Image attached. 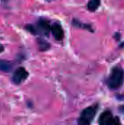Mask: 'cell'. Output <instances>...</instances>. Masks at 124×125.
<instances>
[{
	"label": "cell",
	"instance_id": "obj_2",
	"mask_svg": "<svg viewBox=\"0 0 124 125\" xmlns=\"http://www.w3.org/2000/svg\"><path fill=\"white\" fill-rule=\"evenodd\" d=\"M98 110V105H92L84 109L77 121L78 125H91Z\"/></svg>",
	"mask_w": 124,
	"mask_h": 125
},
{
	"label": "cell",
	"instance_id": "obj_5",
	"mask_svg": "<svg viewBox=\"0 0 124 125\" xmlns=\"http://www.w3.org/2000/svg\"><path fill=\"white\" fill-rule=\"evenodd\" d=\"M115 118L113 116V114L110 111H104L99 116V125H113Z\"/></svg>",
	"mask_w": 124,
	"mask_h": 125
},
{
	"label": "cell",
	"instance_id": "obj_7",
	"mask_svg": "<svg viewBox=\"0 0 124 125\" xmlns=\"http://www.w3.org/2000/svg\"><path fill=\"white\" fill-rule=\"evenodd\" d=\"M12 62L5 59H0V72L10 73L12 70Z\"/></svg>",
	"mask_w": 124,
	"mask_h": 125
},
{
	"label": "cell",
	"instance_id": "obj_10",
	"mask_svg": "<svg viewBox=\"0 0 124 125\" xmlns=\"http://www.w3.org/2000/svg\"><path fill=\"white\" fill-rule=\"evenodd\" d=\"M113 125H121V122H120L119 118L115 117V120H114V122H113Z\"/></svg>",
	"mask_w": 124,
	"mask_h": 125
},
{
	"label": "cell",
	"instance_id": "obj_9",
	"mask_svg": "<svg viewBox=\"0 0 124 125\" xmlns=\"http://www.w3.org/2000/svg\"><path fill=\"white\" fill-rule=\"evenodd\" d=\"M37 42H38L39 48L40 51H47L48 49L50 48V44L43 39H38Z\"/></svg>",
	"mask_w": 124,
	"mask_h": 125
},
{
	"label": "cell",
	"instance_id": "obj_8",
	"mask_svg": "<svg viewBox=\"0 0 124 125\" xmlns=\"http://www.w3.org/2000/svg\"><path fill=\"white\" fill-rule=\"evenodd\" d=\"M100 4L101 2L98 0H92L88 3L87 7L90 11L94 12V11H96L99 8V7L100 6Z\"/></svg>",
	"mask_w": 124,
	"mask_h": 125
},
{
	"label": "cell",
	"instance_id": "obj_11",
	"mask_svg": "<svg viewBox=\"0 0 124 125\" xmlns=\"http://www.w3.org/2000/svg\"><path fill=\"white\" fill-rule=\"evenodd\" d=\"M4 51V46L2 44L0 43V53H1V52H3Z\"/></svg>",
	"mask_w": 124,
	"mask_h": 125
},
{
	"label": "cell",
	"instance_id": "obj_6",
	"mask_svg": "<svg viewBox=\"0 0 124 125\" xmlns=\"http://www.w3.org/2000/svg\"><path fill=\"white\" fill-rule=\"evenodd\" d=\"M51 32L53 35V37H55L56 40H63L64 37V30L61 26V24L58 23H55L51 26Z\"/></svg>",
	"mask_w": 124,
	"mask_h": 125
},
{
	"label": "cell",
	"instance_id": "obj_12",
	"mask_svg": "<svg viewBox=\"0 0 124 125\" xmlns=\"http://www.w3.org/2000/svg\"><path fill=\"white\" fill-rule=\"evenodd\" d=\"M120 110H121V112H124V105H123L122 107H121V108H120Z\"/></svg>",
	"mask_w": 124,
	"mask_h": 125
},
{
	"label": "cell",
	"instance_id": "obj_3",
	"mask_svg": "<svg viewBox=\"0 0 124 125\" xmlns=\"http://www.w3.org/2000/svg\"><path fill=\"white\" fill-rule=\"evenodd\" d=\"M29 77V72L25 67H19L13 73L12 75V81L15 85H19L27 79Z\"/></svg>",
	"mask_w": 124,
	"mask_h": 125
},
{
	"label": "cell",
	"instance_id": "obj_1",
	"mask_svg": "<svg viewBox=\"0 0 124 125\" xmlns=\"http://www.w3.org/2000/svg\"><path fill=\"white\" fill-rule=\"evenodd\" d=\"M124 72L120 67H114L107 81V86L111 89H117L120 88L124 82Z\"/></svg>",
	"mask_w": 124,
	"mask_h": 125
},
{
	"label": "cell",
	"instance_id": "obj_4",
	"mask_svg": "<svg viewBox=\"0 0 124 125\" xmlns=\"http://www.w3.org/2000/svg\"><path fill=\"white\" fill-rule=\"evenodd\" d=\"M37 34H40L42 35L48 36L50 33V31L51 30V26L49 24V22L44 19V18H40L37 23V26H35Z\"/></svg>",
	"mask_w": 124,
	"mask_h": 125
}]
</instances>
